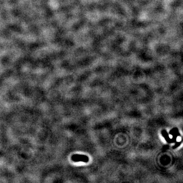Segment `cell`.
Segmentation results:
<instances>
[{"label":"cell","instance_id":"cell-1","mask_svg":"<svg viewBox=\"0 0 183 183\" xmlns=\"http://www.w3.org/2000/svg\"><path fill=\"white\" fill-rule=\"evenodd\" d=\"M72 160L75 162L83 161L84 162H87L89 161V158L84 155H73L71 157Z\"/></svg>","mask_w":183,"mask_h":183},{"label":"cell","instance_id":"cell-2","mask_svg":"<svg viewBox=\"0 0 183 183\" xmlns=\"http://www.w3.org/2000/svg\"><path fill=\"white\" fill-rule=\"evenodd\" d=\"M162 133L163 135L164 136V137L165 138L166 141H168L169 143H172V142H174V140H170V139L169 138L168 134H167V133L166 132L165 130L162 131Z\"/></svg>","mask_w":183,"mask_h":183},{"label":"cell","instance_id":"cell-3","mask_svg":"<svg viewBox=\"0 0 183 183\" xmlns=\"http://www.w3.org/2000/svg\"><path fill=\"white\" fill-rule=\"evenodd\" d=\"M181 142H182V141H180V142H178L176 143V145L174 146V149H175V148H177L178 146H179V145H180V144H181Z\"/></svg>","mask_w":183,"mask_h":183}]
</instances>
